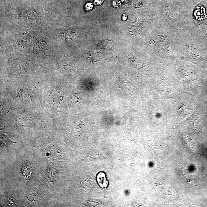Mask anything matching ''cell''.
I'll use <instances>...</instances> for the list:
<instances>
[{"label": "cell", "mask_w": 207, "mask_h": 207, "mask_svg": "<svg viewBox=\"0 0 207 207\" xmlns=\"http://www.w3.org/2000/svg\"><path fill=\"white\" fill-rule=\"evenodd\" d=\"M8 202L9 204L11 205H14L16 203L15 199L12 196L8 198Z\"/></svg>", "instance_id": "obj_5"}, {"label": "cell", "mask_w": 207, "mask_h": 207, "mask_svg": "<svg viewBox=\"0 0 207 207\" xmlns=\"http://www.w3.org/2000/svg\"><path fill=\"white\" fill-rule=\"evenodd\" d=\"M1 144L4 146H7L11 144L12 143H15L16 142L11 141L9 140L5 135L1 134Z\"/></svg>", "instance_id": "obj_3"}, {"label": "cell", "mask_w": 207, "mask_h": 207, "mask_svg": "<svg viewBox=\"0 0 207 207\" xmlns=\"http://www.w3.org/2000/svg\"><path fill=\"white\" fill-rule=\"evenodd\" d=\"M93 7V4L91 3H87L86 4L85 6H84V9L86 11H90L91 10Z\"/></svg>", "instance_id": "obj_4"}, {"label": "cell", "mask_w": 207, "mask_h": 207, "mask_svg": "<svg viewBox=\"0 0 207 207\" xmlns=\"http://www.w3.org/2000/svg\"><path fill=\"white\" fill-rule=\"evenodd\" d=\"M97 181L100 187L104 188L108 185V181L106 177V174L104 173L100 172L97 176Z\"/></svg>", "instance_id": "obj_2"}, {"label": "cell", "mask_w": 207, "mask_h": 207, "mask_svg": "<svg viewBox=\"0 0 207 207\" xmlns=\"http://www.w3.org/2000/svg\"><path fill=\"white\" fill-rule=\"evenodd\" d=\"M63 36L65 38L67 42L70 45L75 43L78 39V37L75 33L68 30L64 32Z\"/></svg>", "instance_id": "obj_1"}, {"label": "cell", "mask_w": 207, "mask_h": 207, "mask_svg": "<svg viewBox=\"0 0 207 207\" xmlns=\"http://www.w3.org/2000/svg\"><path fill=\"white\" fill-rule=\"evenodd\" d=\"M103 0H95V4L96 5H101L102 4Z\"/></svg>", "instance_id": "obj_7"}, {"label": "cell", "mask_w": 207, "mask_h": 207, "mask_svg": "<svg viewBox=\"0 0 207 207\" xmlns=\"http://www.w3.org/2000/svg\"><path fill=\"white\" fill-rule=\"evenodd\" d=\"M53 171L51 170H47L46 173H48V175H49L48 176V177L50 178H55V175L54 173L53 172Z\"/></svg>", "instance_id": "obj_6"}]
</instances>
